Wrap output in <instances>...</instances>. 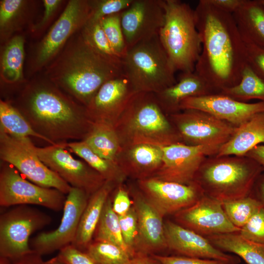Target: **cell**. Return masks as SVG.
<instances>
[{"label": "cell", "mask_w": 264, "mask_h": 264, "mask_svg": "<svg viewBox=\"0 0 264 264\" xmlns=\"http://www.w3.org/2000/svg\"><path fill=\"white\" fill-rule=\"evenodd\" d=\"M10 260L11 264H45V261H43L42 256L33 250L22 256Z\"/></svg>", "instance_id": "obj_48"}, {"label": "cell", "mask_w": 264, "mask_h": 264, "mask_svg": "<svg viewBox=\"0 0 264 264\" xmlns=\"http://www.w3.org/2000/svg\"><path fill=\"white\" fill-rule=\"evenodd\" d=\"M168 249L180 256L214 259L228 264H239V257L214 246L205 237L169 220L164 222Z\"/></svg>", "instance_id": "obj_20"}, {"label": "cell", "mask_w": 264, "mask_h": 264, "mask_svg": "<svg viewBox=\"0 0 264 264\" xmlns=\"http://www.w3.org/2000/svg\"><path fill=\"white\" fill-rule=\"evenodd\" d=\"M176 223L204 237L239 233L227 217L221 201L204 195L193 205L176 213Z\"/></svg>", "instance_id": "obj_18"}, {"label": "cell", "mask_w": 264, "mask_h": 264, "mask_svg": "<svg viewBox=\"0 0 264 264\" xmlns=\"http://www.w3.org/2000/svg\"><path fill=\"white\" fill-rule=\"evenodd\" d=\"M221 203L223 209L230 222L240 229L263 207L257 198L251 195Z\"/></svg>", "instance_id": "obj_35"}, {"label": "cell", "mask_w": 264, "mask_h": 264, "mask_svg": "<svg viewBox=\"0 0 264 264\" xmlns=\"http://www.w3.org/2000/svg\"><path fill=\"white\" fill-rule=\"evenodd\" d=\"M0 158L39 186L67 194L71 186L45 165L20 138L0 130Z\"/></svg>", "instance_id": "obj_12"}, {"label": "cell", "mask_w": 264, "mask_h": 264, "mask_svg": "<svg viewBox=\"0 0 264 264\" xmlns=\"http://www.w3.org/2000/svg\"><path fill=\"white\" fill-rule=\"evenodd\" d=\"M117 185L113 182L106 181L90 196L82 214L75 238L71 245L86 252L92 242L106 202Z\"/></svg>", "instance_id": "obj_25"}, {"label": "cell", "mask_w": 264, "mask_h": 264, "mask_svg": "<svg viewBox=\"0 0 264 264\" xmlns=\"http://www.w3.org/2000/svg\"><path fill=\"white\" fill-rule=\"evenodd\" d=\"M119 220L124 242L132 258L139 253L137 218L134 207L124 216H119Z\"/></svg>", "instance_id": "obj_39"}, {"label": "cell", "mask_w": 264, "mask_h": 264, "mask_svg": "<svg viewBox=\"0 0 264 264\" xmlns=\"http://www.w3.org/2000/svg\"><path fill=\"white\" fill-rule=\"evenodd\" d=\"M247 64L264 81V48L253 44H246Z\"/></svg>", "instance_id": "obj_43"}, {"label": "cell", "mask_w": 264, "mask_h": 264, "mask_svg": "<svg viewBox=\"0 0 264 264\" xmlns=\"http://www.w3.org/2000/svg\"><path fill=\"white\" fill-rule=\"evenodd\" d=\"M126 264H159L152 255L149 256L147 254L138 253Z\"/></svg>", "instance_id": "obj_50"}, {"label": "cell", "mask_w": 264, "mask_h": 264, "mask_svg": "<svg viewBox=\"0 0 264 264\" xmlns=\"http://www.w3.org/2000/svg\"><path fill=\"white\" fill-rule=\"evenodd\" d=\"M45 264H66L60 259L57 256H56L47 261H45Z\"/></svg>", "instance_id": "obj_53"}, {"label": "cell", "mask_w": 264, "mask_h": 264, "mask_svg": "<svg viewBox=\"0 0 264 264\" xmlns=\"http://www.w3.org/2000/svg\"><path fill=\"white\" fill-rule=\"evenodd\" d=\"M122 146L146 143L164 147L181 143L154 93H135L114 125Z\"/></svg>", "instance_id": "obj_5"}, {"label": "cell", "mask_w": 264, "mask_h": 264, "mask_svg": "<svg viewBox=\"0 0 264 264\" xmlns=\"http://www.w3.org/2000/svg\"><path fill=\"white\" fill-rule=\"evenodd\" d=\"M115 190L112 201L113 210L118 216H124L132 207L128 191L122 184L117 185V188Z\"/></svg>", "instance_id": "obj_46"}, {"label": "cell", "mask_w": 264, "mask_h": 264, "mask_svg": "<svg viewBox=\"0 0 264 264\" xmlns=\"http://www.w3.org/2000/svg\"><path fill=\"white\" fill-rule=\"evenodd\" d=\"M202 49L195 72L218 93L238 84L247 65L246 46L232 13L199 1L194 10Z\"/></svg>", "instance_id": "obj_1"}, {"label": "cell", "mask_w": 264, "mask_h": 264, "mask_svg": "<svg viewBox=\"0 0 264 264\" xmlns=\"http://www.w3.org/2000/svg\"><path fill=\"white\" fill-rule=\"evenodd\" d=\"M260 0L264 7V0Z\"/></svg>", "instance_id": "obj_56"}, {"label": "cell", "mask_w": 264, "mask_h": 264, "mask_svg": "<svg viewBox=\"0 0 264 264\" xmlns=\"http://www.w3.org/2000/svg\"><path fill=\"white\" fill-rule=\"evenodd\" d=\"M180 110H197L238 127L255 114L264 111V102L247 103L215 93L189 97L180 105Z\"/></svg>", "instance_id": "obj_19"}, {"label": "cell", "mask_w": 264, "mask_h": 264, "mask_svg": "<svg viewBox=\"0 0 264 264\" xmlns=\"http://www.w3.org/2000/svg\"><path fill=\"white\" fill-rule=\"evenodd\" d=\"M0 264H11V262L7 258L0 256Z\"/></svg>", "instance_id": "obj_54"}, {"label": "cell", "mask_w": 264, "mask_h": 264, "mask_svg": "<svg viewBox=\"0 0 264 264\" xmlns=\"http://www.w3.org/2000/svg\"><path fill=\"white\" fill-rule=\"evenodd\" d=\"M50 81L87 107L101 86L123 74L121 64L95 49L82 32L47 67Z\"/></svg>", "instance_id": "obj_3"}, {"label": "cell", "mask_w": 264, "mask_h": 264, "mask_svg": "<svg viewBox=\"0 0 264 264\" xmlns=\"http://www.w3.org/2000/svg\"><path fill=\"white\" fill-rule=\"evenodd\" d=\"M57 256L66 264H95L85 251L72 245L60 250Z\"/></svg>", "instance_id": "obj_44"}, {"label": "cell", "mask_w": 264, "mask_h": 264, "mask_svg": "<svg viewBox=\"0 0 264 264\" xmlns=\"http://www.w3.org/2000/svg\"><path fill=\"white\" fill-rule=\"evenodd\" d=\"M82 29L84 37L95 49L108 59L121 64V58L111 45L99 20H88Z\"/></svg>", "instance_id": "obj_37"}, {"label": "cell", "mask_w": 264, "mask_h": 264, "mask_svg": "<svg viewBox=\"0 0 264 264\" xmlns=\"http://www.w3.org/2000/svg\"><path fill=\"white\" fill-rule=\"evenodd\" d=\"M159 264H228L220 261L191 258L180 256H164L157 254H152Z\"/></svg>", "instance_id": "obj_45"}, {"label": "cell", "mask_w": 264, "mask_h": 264, "mask_svg": "<svg viewBox=\"0 0 264 264\" xmlns=\"http://www.w3.org/2000/svg\"><path fill=\"white\" fill-rule=\"evenodd\" d=\"M90 196L84 190L72 187L66 196L60 224L53 231L36 236L30 242L31 249L43 256L71 245Z\"/></svg>", "instance_id": "obj_13"}, {"label": "cell", "mask_w": 264, "mask_h": 264, "mask_svg": "<svg viewBox=\"0 0 264 264\" xmlns=\"http://www.w3.org/2000/svg\"><path fill=\"white\" fill-rule=\"evenodd\" d=\"M162 147L146 143L122 146L116 163L127 176L137 180L153 176L162 164Z\"/></svg>", "instance_id": "obj_23"}, {"label": "cell", "mask_w": 264, "mask_h": 264, "mask_svg": "<svg viewBox=\"0 0 264 264\" xmlns=\"http://www.w3.org/2000/svg\"><path fill=\"white\" fill-rule=\"evenodd\" d=\"M91 12L89 0H69L57 21L38 46L35 57L37 68L57 55L66 42L77 30L82 29Z\"/></svg>", "instance_id": "obj_14"}, {"label": "cell", "mask_w": 264, "mask_h": 264, "mask_svg": "<svg viewBox=\"0 0 264 264\" xmlns=\"http://www.w3.org/2000/svg\"><path fill=\"white\" fill-rule=\"evenodd\" d=\"M162 165L151 177L183 184L193 183L204 160L217 154L205 147L190 146L182 143L162 147Z\"/></svg>", "instance_id": "obj_16"}, {"label": "cell", "mask_w": 264, "mask_h": 264, "mask_svg": "<svg viewBox=\"0 0 264 264\" xmlns=\"http://www.w3.org/2000/svg\"><path fill=\"white\" fill-rule=\"evenodd\" d=\"M205 237L218 249L237 255L247 264H264V250L256 243L242 238L239 233L215 234Z\"/></svg>", "instance_id": "obj_28"}, {"label": "cell", "mask_w": 264, "mask_h": 264, "mask_svg": "<svg viewBox=\"0 0 264 264\" xmlns=\"http://www.w3.org/2000/svg\"><path fill=\"white\" fill-rule=\"evenodd\" d=\"M137 182L141 192L163 217L193 205L204 195L195 182L183 184L153 177Z\"/></svg>", "instance_id": "obj_15"}, {"label": "cell", "mask_w": 264, "mask_h": 264, "mask_svg": "<svg viewBox=\"0 0 264 264\" xmlns=\"http://www.w3.org/2000/svg\"><path fill=\"white\" fill-rule=\"evenodd\" d=\"M253 190L255 191L257 198L261 201L264 208V174L261 175L259 177Z\"/></svg>", "instance_id": "obj_52"}, {"label": "cell", "mask_w": 264, "mask_h": 264, "mask_svg": "<svg viewBox=\"0 0 264 264\" xmlns=\"http://www.w3.org/2000/svg\"><path fill=\"white\" fill-rule=\"evenodd\" d=\"M91 12L90 21H99L110 15L120 13L132 3L133 0H89Z\"/></svg>", "instance_id": "obj_40"}, {"label": "cell", "mask_w": 264, "mask_h": 264, "mask_svg": "<svg viewBox=\"0 0 264 264\" xmlns=\"http://www.w3.org/2000/svg\"><path fill=\"white\" fill-rule=\"evenodd\" d=\"M18 104L17 108L34 130L55 144L83 140L94 123L86 107L53 83L29 85Z\"/></svg>", "instance_id": "obj_2"}, {"label": "cell", "mask_w": 264, "mask_h": 264, "mask_svg": "<svg viewBox=\"0 0 264 264\" xmlns=\"http://www.w3.org/2000/svg\"><path fill=\"white\" fill-rule=\"evenodd\" d=\"M259 246L264 250V244H260L256 243Z\"/></svg>", "instance_id": "obj_55"}, {"label": "cell", "mask_w": 264, "mask_h": 264, "mask_svg": "<svg viewBox=\"0 0 264 264\" xmlns=\"http://www.w3.org/2000/svg\"><path fill=\"white\" fill-rule=\"evenodd\" d=\"M20 139L45 165L71 187L82 189L91 196L106 182L85 161L74 158L66 149V143L42 148L36 146L29 137Z\"/></svg>", "instance_id": "obj_10"}, {"label": "cell", "mask_w": 264, "mask_h": 264, "mask_svg": "<svg viewBox=\"0 0 264 264\" xmlns=\"http://www.w3.org/2000/svg\"><path fill=\"white\" fill-rule=\"evenodd\" d=\"M0 130L17 138L30 136L45 141L50 145H56L37 132L22 114L9 103L0 101Z\"/></svg>", "instance_id": "obj_31"}, {"label": "cell", "mask_w": 264, "mask_h": 264, "mask_svg": "<svg viewBox=\"0 0 264 264\" xmlns=\"http://www.w3.org/2000/svg\"><path fill=\"white\" fill-rule=\"evenodd\" d=\"M120 15L127 49L158 35L165 20L163 0H133Z\"/></svg>", "instance_id": "obj_17"}, {"label": "cell", "mask_w": 264, "mask_h": 264, "mask_svg": "<svg viewBox=\"0 0 264 264\" xmlns=\"http://www.w3.org/2000/svg\"><path fill=\"white\" fill-rule=\"evenodd\" d=\"M24 1L22 0H2L0 2V27L6 28L21 12Z\"/></svg>", "instance_id": "obj_42"}, {"label": "cell", "mask_w": 264, "mask_h": 264, "mask_svg": "<svg viewBox=\"0 0 264 264\" xmlns=\"http://www.w3.org/2000/svg\"><path fill=\"white\" fill-rule=\"evenodd\" d=\"M219 93L242 102L246 103L251 99H259L264 102V81L247 64L239 83L221 90Z\"/></svg>", "instance_id": "obj_33"}, {"label": "cell", "mask_w": 264, "mask_h": 264, "mask_svg": "<svg viewBox=\"0 0 264 264\" xmlns=\"http://www.w3.org/2000/svg\"><path fill=\"white\" fill-rule=\"evenodd\" d=\"M120 13L106 16L99 21L111 45L122 59L127 50V46L121 26Z\"/></svg>", "instance_id": "obj_38"}, {"label": "cell", "mask_w": 264, "mask_h": 264, "mask_svg": "<svg viewBox=\"0 0 264 264\" xmlns=\"http://www.w3.org/2000/svg\"><path fill=\"white\" fill-rule=\"evenodd\" d=\"M261 143H264V111L255 114L237 127L215 155L244 156Z\"/></svg>", "instance_id": "obj_26"}, {"label": "cell", "mask_w": 264, "mask_h": 264, "mask_svg": "<svg viewBox=\"0 0 264 264\" xmlns=\"http://www.w3.org/2000/svg\"><path fill=\"white\" fill-rule=\"evenodd\" d=\"M219 93L203 78L195 72H182L178 82L154 93L167 115L180 111V105L189 97Z\"/></svg>", "instance_id": "obj_24"}, {"label": "cell", "mask_w": 264, "mask_h": 264, "mask_svg": "<svg viewBox=\"0 0 264 264\" xmlns=\"http://www.w3.org/2000/svg\"><path fill=\"white\" fill-rule=\"evenodd\" d=\"M264 167L246 156H207L194 182L204 194L221 202L250 196Z\"/></svg>", "instance_id": "obj_4"}, {"label": "cell", "mask_w": 264, "mask_h": 264, "mask_svg": "<svg viewBox=\"0 0 264 264\" xmlns=\"http://www.w3.org/2000/svg\"><path fill=\"white\" fill-rule=\"evenodd\" d=\"M165 12L159 38L175 70L194 72L202 49L194 10L179 0H163Z\"/></svg>", "instance_id": "obj_6"}, {"label": "cell", "mask_w": 264, "mask_h": 264, "mask_svg": "<svg viewBox=\"0 0 264 264\" xmlns=\"http://www.w3.org/2000/svg\"><path fill=\"white\" fill-rule=\"evenodd\" d=\"M167 116L181 143L205 147L217 153L237 128L199 110H184Z\"/></svg>", "instance_id": "obj_9"}, {"label": "cell", "mask_w": 264, "mask_h": 264, "mask_svg": "<svg viewBox=\"0 0 264 264\" xmlns=\"http://www.w3.org/2000/svg\"><path fill=\"white\" fill-rule=\"evenodd\" d=\"M15 206L0 216V256L10 259L31 252L30 236L52 221L49 215L36 208Z\"/></svg>", "instance_id": "obj_8"}, {"label": "cell", "mask_w": 264, "mask_h": 264, "mask_svg": "<svg viewBox=\"0 0 264 264\" xmlns=\"http://www.w3.org/2000/svg\"><path fill=\"white\" fill-rule=\"evenodd\" d=\"M134 92L124 74L104 83L86 107L94 122L114 126L125 110Z\"/></svg>", "instance_id": "obj_21"}, {"label": "cell", "mask_w": 264, "mask_h": 264, "mask_svg": "<svg viewBox=\"0 0 264 264\" xmlns=\"http://www.w3.org/2000/svg\"><path fill=\"white\" fill-rule=\"evenodd\" d=\"M83 141L96 154L115 162L123 146L114 126L101 122L93 123Z\"/></svg>", "instance_id": "obj_29"}, {"label": "cell", "mask_w": 264, "mask_h": 264, "mask_svg": "<svg viewBox=\"0 0 264 264\" xmlns=\"http://www.w3.org/2000/svg\"><path fill=\"white\" fill-rule=\"evenodd\" d=\"M86 252L95 264H126L132 258L119 246L104 242H91Z\"/></svg>", "instance_id": "obj_36"}, {"label": "cell", "mask_w": 264, "mask_h": 264, "mask_svg": "<svg viewBox=\"0 0 264 264\" xmlns=\"http://www.w3.org/2000/svg\"><path fill=\"white\" fill-rule=\"evenodd\" d=\"M232 15L244 44L264 48V7L260 0H243Z\"/></svg>", "instance_id": "obj_27"}, {"label": "cell", "mask_w": 264, "mask_h": 264, "mask_svg": "<svg viewBox=\"0 0 264 264\" xmlns=\"http://www.w3.org/2000/svg\"><path fill=\"white\" fill-rule=\"evenodd\" d=\"M24 42L22 36H15L8 43L3 50L1 73L3 79L7 83H16L22 78Z\"/></svg>", "instance_id": "obj_32"}, {"label": "cell", "mask_w": 264, "mask_h": 264, "mask_svg": "<svg viewBox=\"0 0 264 264\" xmlns=\"http://www.w3.org/2000/svg\"><path fill=\"white\" fill-rule=\"evenodd\" d=\"M62 2L60 0H44V13L40 22L35 26L34 29H41L48 22Z\"/></svg>", "instance_id": "obj_47"}, {"label": "cell", "mask_w": 264, "mask_h": 264, "mask_svg": "<svg viewBox=\"0 0 264 264\" xmlns=\"http://www.w3.org/2000/svg\"><path fill=\"white\" fill-rule=\"evenodd\" d=\"M214 6L221 10L233 13L242 4L243 0H207Z\"/></svg>", "instance_id": "obj_49"}, {"label": "cell", "mask_w": 264, "mask_h": 264, "mask_svg": "<svg viewBox=\"0 0 264 264\" xmlns=\"http://www.w3.org/2000/svg\"><path fill=\"white\" fill-rule=\"evenodd\" d=\"M2 162L0 170L1 207L35 205L56 212L63 210L66 194L29 181L12 165Z\"/></svg>", "instance_id": "obj_11"}, {"label": "cell", "mask_w": 264, "mask_h": 264, "mask_svg": "<svg viewBox=\"0 0 264 264\" xmlns=\"http://www.w3.org/2000/svg\"><path fill=\"white\" fill-rule=\"evenodd\" d=\"M94 238V241L107 242L116 245L130 255L122 237L119 216L113 210L110 197L104 207Z\"/></svg>", "instance_id": "obj_34"}, {"label": "cell", "mask_w": 264, "mask_h": 264, "mask_svg": "<svg viewBox=\"0 0 264 264\" xmlns=\"http://www.w3.org/2000/svg\"><path fill=\"white\" fill-rule=\"evenodd\" d=\"M244 156L255 160L264 167V145L256 146Z\"/></svg>", "instance_id": "obj_51"}, {"label": "cell", "mask_w": 264, "mask_h": 264, "mask_svg": "<svg viewBox=\"0 0 264 264\" xmlns=\"http://www.w3.org/2000/svg\"><path fill=\"white\" fill-rule=\"evenodd\" d=\"M121 65L123 74L135 93H156L177 82L176 71L158 35L128 48Z\"/></svg>", "instance_id": "obj_7"}, {"label": "cell", "mask_w": 264, "mask_h": 264, "mask_svg": "<svg viewBox=\"0 0 264 264\" xmlns=\"http://www.w3.org/2000/svg\"><path fill=\"white\" fill-rule=\"evenodd\" d=\"M239 234L255 243L264 244V208L257 212L241 228Z\"/></svg>", "instance_id": "obj_41"}, {"label": "cell", "mask_w": 264, "mask_h": 264, "mask_svg": "<svg viewBox=\"0 0 264 264\" xmlns=\"http://www.w3.org/2000/svg\"><path fill=\"white\" fill-rule=\"evenodd\" d=\"M70 151L82 158L96 171L106 181L118 185L122 184L127 176L115 162L103 158L95 153L83 140L66 143Z\"/></svg>", "instance_id": "obj_30"}, {"label": "cell", "mask_w": 264, "mask_h": 264, "mask_svg": "<svg viewBox=\"0 0 264 264\" xmlns=\"http://www.w3.org/2000/svg\"><path fill=\"white\" fill-rule=\"evenodd\" d=\"M133 207L138 223L140 253L147 254L168 248L163 217L141 191L132 190Z\"/></svg>", "instance_id": "obj_22"}]
</instances>
